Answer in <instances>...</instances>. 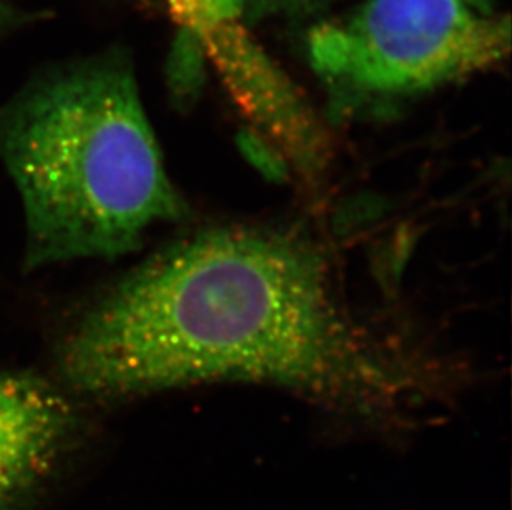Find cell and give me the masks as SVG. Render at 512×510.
Returning a JSON list of instances; mask_svg holds the SVG:
<instances>
[{
  "instance_id": "obj_1",
  "label": "cell",
  "mask_w": 512,
  "mask_h": 510,
  "mask_svg": "<svg viewBox=\"0 0 512 510\" xmlns=\"http://www.w3.org/2000/svg\"><path fill=\"white\" fill-rule=\"evenodd\" d=\"M58 363L68 385L105 396L232 378L365 398L405 375L309 244L257 229L201 232L148 260L88 310Z\"/></svg>"
},
{
  "instance_id": "obj_2",
  "label": "cell",
  "mask_w": 512,
  "mask_h": 510,
  "mask_svg": "<svg viewBox=\"0 0 512 510\" xmlns=\"http://www.w3.org/2000/svg\"><path fill=\"white\" fill-rule=\"evenodd\" d=\"M0 158L24 203L25 269L113 259L186 216L121 47L35 73L0 106Z\"/></svg>"
},
{
  "instance_id": "obj_3",
  "label": "cell",
  "mask_w": 512,
  "mask_h": 510,
  "mask_svg": "<svg viewBox=\"0 0 512 510\" xmlns=\"http://www.w3.org/2000/svg\"><path fill=\"white\" fill-rule=\"evenodd\" d=\"M508 17L466 0H367L307 37L315 73L343 100L428 92L503 62Z\"/></svg>"
},
{
  "instance_id": "obj_4",
  "label": "cell",
  "mask_w": 512,
  "mask_h": 510,
  "mask_svg": "<svg viewBox=\"0 0 512 510\" xmlns=\"http://www.w3.org/2000/svg\"><path fill=\"white\" fill-rule=\"evenodd\" d=\"M201 50L249 121L290 164L305 174L325 168L329 143L314 110L241 20L204 25Z\"/></svg>"
},
{
  "instance_id": "obj_5",
  "label": "cell",
  "mask_w": 512,
  "mask_h": 510,
  "mask_svg": "<svg viewBox=\"0 0 512 510\" xmlns=\"http://www.w3.org/2000/svg\"><path fill=\"white\" fill-rule=\"evenodd\" d=\"M77 429L72 405L37 376L0 370V510H20Z\"/></svg>"
},
{
  "instance_id": "obj_6",
  "label": "cell",
  "mask_w": 512,
  "mask_h": 510,
  "mask_svg": "<svg viewBox=\"0 0 512 510\" xmlns=\"http://www.w3.org/2000/svg\"><path fill=\"white\" fill-rule=\"evenodd\" d=\"M179 35L196 39L201 29V0H166Z\"/></svg>"
},
{
  "instance_id": "obj_7",
  "label": "cell",
  "mask_w": 512,
  "mask_h": 510,
  "mask_svg": "<svg viewBox=\"0 0 512 510\" xmlns=\"http://www.w3.org/2000/svg\"><path fill=\"white\" fill-rule=\"evenodd\" d=\"M249 0H201V32L204 25L241 20ZM201 40V34H199Z\"/></svg>"
},
{
  "instance_id": "obj_8",
  "label": "cell",
  "mask_w": 512,
  "mask_h": 510,
  "mask_svg": "<svg viewBox=\"0 0 512 510\" xmlns=\"http://www.w3.org/2000/svg\"><path fill=\"white\" fill-rule=\"evenodd\" d=\"M45 17H47L45 12L20 9L5 0H0V35L22 29L25 25L34 24L37 20L45 19Z\"/></svg>"
},
{
  "instance_id": "obj_9",
  "label": "cell",
  "mask_w": 512,
  "mask_h": 510,
  "mask_svg": "<svg viewBox=\"0 0 512 510\" xmlns=\"http://www.w3.org/2000/svg\"><path fill=\"white\" fill-rule=\"evenodd\" d=\"M466 2L474 5L476 9L483 10V12H494L493 0H466Z\"/></svg>"
},
{
  "instance_id": "obj_10",
  "label": "cell",
  "mask_w": 512,
  "mask_h": 510,
  "mask_svg": "<svg viewBox=\"0 0 512 510\" xmlns=\"http://www.w3.org/2000/svg\"><path fill=\"white\" fill-rule=\"evenodd\" d=\"M310 2H314V0H264V4L269 5H304L310 4Z\"/></svg>"
}]
</instances>
